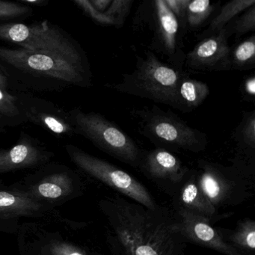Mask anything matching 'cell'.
Wrapping results in <instances>:
<instances>
[{
  "label": "cell",
  "instance_id": "16",
  "mask_svg": "<svg viewBox=\"0 0 255 255\" xmlns=\"http://www.w3.org/2000/svg\"><path fill=\"white\" fill-rule=\"evenodd\" d=\"M179 195L178 207H184L207 218L210 222L216 218L217 210L210 204L197 183L195 172L189 171L183 181Z\"/></svg>",
  "mask_w": 255,
  "mask_h": 255
},
{
  "label": "cell",
  "instance_id": "8",
  "mask_svg": "<svg viewBox=\"0 0 255 255\" xmlns=\"http://www.w3.org/2000/svg\"><path fill=\"white\" fill-rule=\"evenodd\" d=\"M0 59L23 71L42 74L73 84L86 86L89 80L85 68L53 53L0 47Z\"/></svg>",
  "mask_w": 255,
  "mask_h": 255
},
{
  "label": "cell",
  "instance_id": "4",
  "mask_svg": "<svg viewBox=\"0 0 255 255\" xmlns=\"http://www.w3.org/2000/svg\"><path fill=\"white\" fill-rule=\"evenodd\" d=\"M75 132L92 141L100 150L133 168H139L143 150L119 126L99 113L74 110L68 115Z\"/></svg>",
  "mask_w": 255,
  "mask_h": 255
},
{
  "label": "cell",
  "instance_id": "15",
  "mask_svg": "<svg viewBox=\"0 0 255 255\" xmlns=\"http://www.w3.org/2000/svg\"><path fill=\"white\" fill-rule=\"evenodd\" d=\"M46 158L41 149L26 141L8 150L0 149V174L35 166Z\"/></svg>",
  "mask_w": 255,
  "mask_h": 255
},
{
  "label": "cell",
  "instance_id": "19",
  "mask_svg": "<svg viewBox=\"0 0 255 255\" xmlns=\"http://www.w3.org/2000/svg\"><path fill=\"white\" fill-rule=\"evenodd\" d=\"M232 138L243 154L255 155V110L244 113L232 134Z\"/></svg>",
  "mask_w": 255,
  "mask_h": 255
},
{
  "label": "cell",
  "instance_id": "3",
  "mask_svg": "<svg viewBox=\"0 0 255 255\" xmlns=\"http://www.w3.org/2000/svg\"><path fill=\"white\" fill-rule=\"evenodd\" d=\"M139 133L156 147L168 151H204L208 139L204 132L194 129L171 112L157 107L135 110Z\"/></svg>",
  "mask_w": 255,
  "mask_h": 255
},
{
  "label": "cell",
  "instance_id": "29",
  "mask_svg": "<svg viewBox=\"0 0 255 255\" xmlns=\"http://www.w3.org/2000/svg\"><path fill=\"white\" fill-rule=\"evenodd\" d=\"M0 115L13 118L19 115V109L14 98L0 89Z\"/></svg>",
  "mask_w": 255,
  "mask_h": 255
},
{
  "label": "cell",
  "instance_id": "24",
  "mask_svg": "<svg viewBox=\"0 0 255 255\" xmlns=\"http://www.w3.org/2000/svg\"><path fill=\"white\" fill-rule=\"evenodd\" d=\"M230 35L241 37L255 31V5L243 11L225 26Z\"/></svg>",
  "mask_w": 255,
  "mask_h": 255
},
{
  "label": "cell",
  "instance_id": "14",
  "mask_svg": "<svg viewBox=\"0 0 255 255\" xmlns=\"http://www.w3.org/2000/svg\"><path fill=\"white\" fill-rule=\"evenodd\" d=\"M74 181L71 176L67 172L55 173L47 176L38 183H33L26 190H19L28 196L38 200L62 201L74 192Z\"/></svg>",
  "mask_w": 255,
  "mask_h": 255
},
{
  "label": "cell",
  "instance_id": "12",
  "mask_svg": "<svg viewBox=\"0 0 255 255\" xmlns=\"http://www.w3.org/2000/svg\"><path fill=\"white\" fill-rule=\"evenodd\" d=\"M45 207L19 189L0 187V231L15 232L20 219L42 216Z\"/></svg>",
  "mask_w": 255,
  "mask_h": 255
},
{
  "label": "cell",
  "instance_id": "31",
  "mask_svg": "<svg viewBox=\"0 0 255 255\" xmlns=\"http://www.w3.org/2000/svg\"><path fill=\"white\" fill-rule=\"evenodd\" d=\"M243 92L246 96L254 98L255 96V77L252 75L245 80L243 84Z\"/></svg>",
  "mask_w": 255,
  "mask_h": 255
},
{
  "label": "cell",
  "instance_id": "5",
  "mask_svg": "<svg viewBox=\"0 0 255 255\" xmlns=\"http://www.w3.org/2000/svg\"><path fill=\"white\" fill-rule=\"evenodd\" d=\"M0 39L18 44L24 50L53 53L84 68L83 55L59 29L43 22L40 24H0Z\"/></svg>",
  "mask_w": 255,
  "mask_h": 255
},
{
  "label": "cell",
  "instance_id": "22",
  "mask_svg": "<svg viewBox=\"0 0 255 255\" xmlns=\"http://www.w3.org/2000/svg\"><path fill=\"white\" fill-rule=\"evenodd\" d=\"M232 69L246 71L255 66V35H251L231 50Z\"/></svg>",
  "mask_w": 255,
  "mask_h": 255
},
{
  "label": "cell",
  "instance_id": "18",
  "mask_svg": "<svg viewBox=\"0 0 255 255\" xmlns=\"http://www.w3.org/2000/svg\"><path fill=\"white\" fill-rule=\"evenodd\" d=\"M255 5V0H233L225 3L213 17L207 30L201 35L202 39L211 36L223 29L234 18Z\"/></svg>",
  "mask_w": 255,
  "mask_h": 255
},
{
  "label": "cell",
  "instance_id": "11",
  "mask_svg": "<svg viewBox=\"0 0 255 255\" xmlns=\"http://www.w3.org/2000/svg\"><path fill=\"white\" fill-rule=\"evenodd\" d=\"M231 37L224 28L217 33L201 40L185 55L184 64L193 71H229L231 66V48L228 45Z\"/></svg>",
  "mask_w": 255,
  "mask_h": 255
},
{
  "label": "cell",
  "instance_id": "21",
  "mask_svg": "<svg viewBox=\"0 0 255 255\" xmlns=\"http://www.w3.org/2000/svg\"><path fill=\"white\" fill-rule=\"evenodd\" d=\"M216 4L209 0H189L185 12L183 24L189 30L201 27L214 11Z\"/></svg>",
  "mask_w": 255,
  "mask_h": 255
},
{
  "label": "cell",
  "instance_id": "7",
  "mask_svg": "<svg viewBox=\"0 0 255 255\" xmlns=\"http://www.w3.org/2000/svg\"><path fill=\"white\" fill-rule=\"evenodd\" d=\"M66 149L72 162L86 174L145 207L154 208L157 206L147 188L126 171L75 146L68 145Z\"/></svg>",
  "mask_w": 255,
  "mask_h": 255
},
{
  "label": "cell",
  "instance_id": "9",
  "mask_svg": "<svg viewBox=\"0 0 255 255\" xmlns=\"http://www.w3.org/2000/svg\"><path fill=\"white\" fill-rule=\"evenodd\" d=\"M142 10L143 15L148 18L153 31V50L165 56L173 66L180 68L184 64L185 54L179 46L180 24L177 17L167 6L165 0L147 2Z\"/></svg>",
  "mask_w": 255,
  "mask_h": 255
},
{
  "label": "cell",
  "instance_id": "1",
  "mask_svg": "<svg viewBox=\"0 0 255 255\" xmlns=\"http://www.w3.org/2000/svg\"><path fill=\"white\" fill-rule=\"evenodd\" d=\"M111 255H186L188 242L174 213L149 208L120 194L101 200Z\"/></svg>",
  "mask_w": 255,
  "mask_h": 255
},
{
  "label": "cell",
  "instance_id": "27",
  "mask_svg": "<svg viewBox=\"0 0 255 255\" xmlns=\"http://www.w3.org/2000/svg\"><path fill=\"white\" fill-rule=\"evenodd\" d=\"M74 3L80 7L86 15L89 16L95 23L103 26H114L115 23L112 17L106 13L100 12L95 9L89 0H75Z\"/></svg>",
  "mask_w": 255,
  "mask_h": 255
},
{
  "label": "cell",
  "instance_id": "2",
  "mask_svg": "<svg viewBox=\"0 0 255 255\" xmlns=\"http://www.w3.org/2000/svg\"><path fill=\"white\" fill-rule=\"evenodd\" d=\"M185 75L180 68L164 63L148 51L144 56H137L132 72L123 74L120 82L109 87L178 110L177 89Z\"/></svg>",
  "mask_w": 255,
  "mask_h": 255
},
{
  "label": "cell",
  "instance_id": "20",
  "mask_svg": "<svg viewBox=\"0 0 255 255\" xmlns=\"http://www.w3.org/2000/svg\"><path fill=\"white\" fill-rule=\"evenodd\" d=\"M223 236V235H222ZM228 243L243 253L255 250V222L247 219L242 221L228 237H224Z\"/></svg>",
  "mask_w": 255,
  "mask_h": 255
},
{
  "label": "cell",
  "instance_id": "17",
  "mask_svg": "<svg viewBox=\"0 0 255 255\" xmlns=\"http://www.w3.org/2000/svg\"><path fill=\"white\" fill-rule=\"evenodd\" d=\"M210 92V87L207 83L185 75L177 89L178 110L185 113L193 111L208 98Z\"/></svg>",
  "mask_w": 255,
  "mask_h": 255
},
{
  "label": "cell",
  "instance_id": "28",
  "mask_svg": "<svg viewBox=\"0 0 255 255\" xmlns=\"http://www.w3.org/2000/svg\"><path fill=\"white\" fill-rule=\"evenodd\" d=\"M30 11H32V9L26 5L0 1V19H11L21 17Z\"/></svg>",
  "mask_w": 255,
  "mask_h": 255
},
{
  "label": "cell",
  "instance_id": "10",
  "mask_svg": "<svg viewBox=\"0 0 255 255\" xmlns=\"http://www.w3.org/2000/svg\"><path fill=\"white\" fill-rule=\"evenodd\" d=\"M179 228L188 243L217 251L225 255H251L231 246L207 218L177 206L174 212Z\"/></svg>",
  "mask_w": 255,
  "mask_h": 255
},
{
  "label": "cell",
  "instance_id": "13",
  "mask_svg": "<svg viewBox=\"0 0 255 255\" xmlns=\"http://www.w3.org/2000/svg\"><path fill=\"white\" fill-rule=\"evenodd\" d=\"M140 169L156 181L180 184L189 170L178 157L165 149L156 148L143 151Z\"/></svg>",
  "mask_w": 255,
  "mask_h": 255
},
{
  "label": "cell",
  "instance_id": "26",
  "mask_svg": "<svg viewBox=\"0 0 255 255\" xmlns=\"http://www.w3.org/2000/svg\"><path fill=\"white\" fill-rule=\"evenodd\" d=\"M133 2L134 0H113L105 13L113 19L115 28L121 29L123 27Z\"/></svg>",
  "mask_w": 255,
  "mask_h": 255
},
{
  "label": "cell",
  "instance_id": "6",
  "mask_svg": "<svg viewBox=\"0 0 255 255\" xmlns=\"http://www.w3.org/2000/svg\"><path fill=\"white\" fill-rule=\"evenodd\" d=\"M195 174L201 192L216 210L240 204L249 196L248 181L236 165L223 166L201 159Z\"/></svg>",
  "mask_w": 255,
  "mask_h": 255
},
{
  "label": "cell",
  "instance_id": "32",
  "mask_svg": "<svg viewBox=\"0 0 255 255\" xmlns=\"http://www.w3.org/2000/svg\"><path fill=\"white\" fill-rule=\"evenodd\" d=\"M92 6L100 12L105 13L113 0H89Z\"/></svg>",
  "mask_w": 255,
  "mask_h": 255
},
{
  "label": "cell",
  "instance_id": "33",
  "mask_svg": "<svg viewBox=\"0 0 255 255\" xmlns=\"http://www.w3.org/2000/svg\"><path fill=\"white\" fill-rule=\"evenodd\" d=\"M7 86H8V82H7L6 77H4L2 74H0V89L6 92Z\"/></svg>",
  "mask_w": 255,
  "mask_h": 255
},
{
  "label": "cell",
  "instance_id": "23",
  "mask_svg": "<svg viewBox=\"0 0 255 255\" xmlns=\"http://www.w3.org/2000/svg\"><path fill=\"white\" fill-rule=\"evenodd\" d=\"M38 251L39 255H105L95 250L80 247L71 243H65L59 240H49L44 243Z\"/></svg>",
  "mask_w": 255,
  "mask_h": 255
},
{
  "label": "cell",
  "instance_id": "30",
  "mask_svg": "<svg viewBox=\"0 0 255 255\" xmlns=\"http://www.w3.org/2000/svg\"><path fill=\"white\" fill-rule=\"evenodd\" d=\"M189 0H165V4L177 17L179 24L183 23L186 6Z\"/></svg>",
  "mask_w": 255,
  "mask_h": 255
},
{
  "label": "cell",
  "instance_id": "25",
  "mask_svg": "<svg viewBox=\"0 0 255 255\" xmlns=\"http://www.w3.org/2000/svg\"><path fill=\"white\" fill-rule=\"evenodd\" d=\"M29 116L32 119L36 120L40 125L45 127L47 129L56 134H68L75 132L71 123H68L66 121L60 119L55 114H50L46 113H35L31 112Z\"/></svg>",
  "mask_w": 255,
  "mask_h": 255
}]
</instances>
